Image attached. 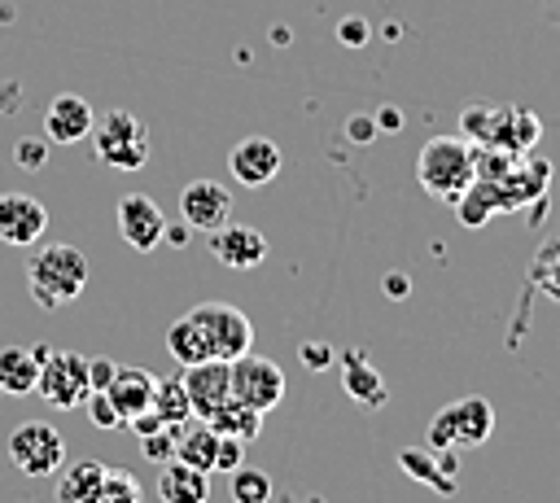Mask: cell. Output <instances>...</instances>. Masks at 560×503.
Wrapping results in <instances>:
<instances>
[{"label": "cell", "instance_id": "cell-1", "mask_svg": "<svg viewBox=\"0 0 560 503\" xmlns=\"http://www.w3.org/2000/svg\"><path fill=\"white\" fill-rule=\"evenodd\" d=\"M88 276H92V262H88L83 249H74V245H44L31 258L26 284H31V297L44 311H57V306L74 302L88 289Z\"/></svg>", "mask_w": 560, "mask_h": 503}, {"label": "cell", "instance_id": "cell-2", "mask_svg": "<svg viewBox=\"0 0 560 503\" xmlns=\"http://www.w3.org/2000/svg\"><path fill=\"white\" fill-rule=\"evenodd\" d=\"M416 179L433 201L455 206V197L477 179L472 171V144L455 140V136H433L420 144L416 153Z\"/></svg>", "mask_w": 560, "mask_h": 503}, {"label": "cell", "instance_id": "cell-3", "mask_svg": "<svg viewBox=\"0 0 560 503\" xmlns=\"http://www.w3.org/2000/svg\"><path fill=\"white\" fill-rule=\"evenodd\" d=\"M88 140H92L96 162H105L109 171H140V166L149 162V149H153L144 118L131 114V109H109V114H101V118L92 122Z\"/></svg>", "mask_w": 560, "mask_h": 503}, {"label": "cell", "instance_id": "cell-4", "mask_svg": "<svg viewBox=\"0 0 560 503\" xmlns=\"http://www.w3.org/2000/svg\"><path fill=\"white\" fill-rule=\"evenodd\" d=\"M494 433V407L477 394L455 398L429 420V451H459V446H481Z\"/></svg>", "mask_w": 560, "mask_h": 503}, {"label": "cell", "instance_id": "cell-5", "mask_svg": "<svg viewBox=\"0 0 560 503\" xmlns=\"http://www.w3.org/2000/svg\"><path fill=\"white\" fill-rule=\"evenodd\" d=\"M188 319L201 328L206 346L214 359H241L254 350V324L245 319V311H236L232 302H197L188 311Z\"/></svg>", "mask_w": 560, "mask_h": 503}, {"label": "cell", "instance_id": "cell-6", "mask_svg": "<svg viewBox=\"0 0 560 503\" xmlns=\"http://www.w3.org/2000/svg\"><path fill=\"white\" fill-rule=\"evenodd\" d=\"M35 394H39L48 407H57V411L83 407V398L92 394V389H88V354H79V350H52V354L39 363Z\"/></svg>", "mask_w": 560, "mask_h": 503}, {"label": "cell", "instance_id": "cell-7", "mask_svg": "<svg viewBox=\"0 0 560 503\" xmlns=\"http://www.w3.org/2000/svg\"><path fill=\"white\" fill-rule=\"evenodd\" d=\"M9 459L26 477H52L61 468V459H66V442H61V433L52 424L26 420V424H18L9 433Z\"/></svg>", "mask_w": 560, "mask_h": 503}, {"label": "cell", "instance_id": "cell-8", "mask_svg": "<svg viewBox=\"0 0 560 503\" xmlns=\"http://www.w3.org/2000/svg\"><path fill=\"white\" fill-rule=\"evenodd\" d=\"M232 398L267 416V411L280 407V398H284V372H280L271 359H258V354L249 350V354L232 359Z\"/></svg>", "mask_w": 560, "mask_h": 503}, {"label": "cell", "instance_id": "cell-9", "mask_svg": "<svg viewBox=\"0 0 560 503\" xmlns=\"http://www.w3.org/2000/svg\"><path fill=\"white\" fill-rule=\"evenodd\" d=\"M162 232H166V214L153 197L144 192H127L118 201V236L136 249V254H153L162 245Z\"/></svg>", "mask_w": 560, "mask_h": 503}, {"label": "cell", "instance_id": "cell-10", "mask_svg": "<svg viewBox=\"0 0 560 503\" xmlns=\"http://www.w3.org/2000/svg\"><path fill=\"white\" fill-rule=\"evenodd\" d=\"M179 219L197 232H214L232 223V192L219 179H192L179 192Z\"/></svg>", "mask_w": 560, "mask_h": 503}, {"label": "cell", "instance_id": "cell-11", "mask_svg": "<svg viewBox=\"0 0 560 503\" xmlns=\"http://www.w3.org/2000/svg\"><path fill=\"white\" fill-rule=\"evenodd\" d=\"M184 389H188V402H192V416H210L219 411L228 398H232V363L228 359H201V363H188L179 372Z\"/></svg>", "mask_w": 560, "mask_h": 503}, {"label": "cell", "instance_id": "cell-12", "mask_svg": "<svg viewBox=\"0 0 560 503\" xmlns=\"http://www.w3.org/2000/svg\"><path fill=\"white\" fill-rule=\"evenodd\" d=\"M210 254L232 271H254L258 262H267L271 241L249 223H223L210 232Z\"/></svg>", "mask_w": 560, "mask_h": 503}, {"label": "cell", "instance_id": "cell-13", "mask_svg": "<svg viewBox=\"0 0 560 503\" xmlns=\"http://www.w3.org/2000/svg\"><path fill=\"white\" fill-rule=\"evenodd\" d=\"M228 171L245 188H262L280 175V144L267 136H241L228 153Z\"/></svg>", "mask_w": 560, "mask_h": 503}, {"label": "cell", "instance_id": "cell-14", "mask_svg": "<svg viewBox=\"0 0 560 503\" xmlns=\"http://www.w3.org/2000/svg\"><path fill=\"white\" fill-rule=\"evenodd\" d=\"M48 227V206L31 192H0V241L4 245H35Z\"/></svg>", "mask_w": 560, "mask_h": 503}, {"label": "cell", "instance_id": "cell-15", "mask_svg": "<svg viewBox=\"0 0 560 503\" xmlns=\"http://www.w3.org/2000/svg\"><path fill=\"white\" fill-rule=\"evenodd\" d=\"M96 114H92V101H83L79 92H57L44 109V140L48 144H79L88 140Z\"/></svg>", "mask_w": 560, "mask_h": 503}, {"label": "cell", "instance_id": "cell-16", "mask_svg": "<svg viewBox=\"0 0 560 503\" xmlns=\"http://www.w3.org/2000/svg\"><path fill=\"white\" fill-rule=\"evenodd\" d=\"M337 363H341V389L359 402V407H385L389 402V385H385V376L372 367V359L363 354V350H341L337 354Z\"/></svg>", "mask_w": 560, "mask_h": 503}, {"label": "cell", "instance_id": "cell-17", "mask_svg": "<svg viewBox=\"0 0 560 503\" xmlns=\"http://www.w3.org/2000/svg\"><path fill=\"white\" fill-rule=\"evenodd\" d=\"M158 503H206L210 499V472L184 464V459H166L158 464Z\"/></svg>", "mask_w": 560, "mask_h": 503}, {"label": "cell", "instance_id": "cell-18", "mask_svg": "<svg viewBox=\"0 0 560 503\" xmlns=\"http://www.w3.org/2000/svg\"><path fill=\"white\" fill-rule=\"evenodd\" d=\"M153 385H158V376L144 372V367H118V372H114V381L105 385V394H109V402L118 407L122 424H127L131 416H140V411L153 407Z\"/></svg>", "mask_w": 560, "mask_h": 503}, {"label": "cell", "instance_id": "cell-19", "mask_svg": "<svg viewBox=\"0 0 560 503\" xmlns=\"http://www.w3.org/2000/svg\"><path fill=\"white\" fill-rule=\"evenodd\" d=\"M214 451H219V433L210 429V420L192 416V420L175 424V459H184L201 472H214Z\"/></svg>", "mask_w": 560, "mask_h": 503}, {"label": "cell", "instance_id": "cell-20", "mask_svg": "<svg viewBox=\"0 0 560 503\" xmlns=\"http://www.w3.org/2000/svg\"><path fill=\"white\" fill-rule=\"evenodd\" d=\"M35 381H39V359L31 354V346H4L0 350V394L4 398L35 394Z\"/></svg>", "mask_w": 560, "mask_h": 503}, {"label": "cell", "instance_id": "cell-21", "mask_svg": "<svg viewBox=\"0 0 560 503\" xmlns=\"http://www.w3.org/2000/svg\"><path fill=\"white\" fill-rule=\"evenodd\" d=\"M398 468H402L407 477H416L420 486H429V490L446 494V499H455V494H459L455 477L438 464V455H433L429 446H402V451H398Z\"/></svg>", "mask_w": 560, "mask_h": 503}, {"label": "cell", "instance_id": "cell-22", "mask_svg": "<svg viewBox=\"0 0 560 503\" xmlns=\"http://www.w3.org/2000/svg\"><path fill=\"white\" fill-rule=\"evenodd\" d=\"M105 464L101 459H79V464H70L61 477H57V503H92L96 499V490H101V481H105Z\"/></svg>", "mask_w": 560, "mask_h": 503}, {"label": "cell", "instance_id": "cell-23", "mask_svg": "<svg viewBox=\"0 0 560 503\" xmlns=\"http://www.w3.org/2000/svg\"><path fill=\"white\" fill-rule=\"evenodd\" d=\"M166 350H171V359L179 363V367H188V363H201V359H214L210 354V346H206V337H201V328L188 319V311L179 315V319H171L166 324Z\"/></svg>", "mask_w": 560, "mask_h": 503}, {"label": "cell", "instance_id": "cell-24", "mask_svg": "<svg viewBox=\"0 0 560 503\" xmlns=\"http://www.w3.org/2000/svg\"><path fill=\"white\" fill-rule=\"evenodd\" d=\"M206 420H210L214 433H228V437H241V442H254V437L262 433V411H254V407H245V402H236V398H228V402H223L219 411H210Z\"/></svg>", "mask_w": 560, "mask_h": 503}, {"label": "cell", "instance_id": "cell-25", "mask_svg": "<svg viewBox=\"0 0 560 503\" xmlns=\"http://www.w3.org/2000/svg\"><path fill=\"white\" fill-rule=\"evenodd\" d=\"M153 411L162 416V424H184V420H192V402H188V389H184V381L179 376H162L158 385H153Z\"/></svg>", "mask_w": 560, "mask_h": 503}, {"label": "cell", "instance_id": "cell-26", "mask_svg": "<svg viewBox=\"0 0 560 503\" xmlns=\"http://www.w3.org/2000/svg\"><path fill=\"white\" fill-rule=\"evenodd\" d=\"M529 284L538 293H547L551 302H560V236L542 241L534 249V262H529Z\"/></svg>", "mask_w": 560, "mask_h": 503}, {"label": "cell", "instance_id": "cell-27", "mask_svg": "<svg viewBox=\"0 0 560 503\" xmlns=\"http://www.w3.org/2000/svg\"><path fill=\"white\" fill-rule=\"evenodd\" d=\"M228 477H232V503H271V494H276V486H271V477L262 468H245L241 464Z\"/></svg>", "mask_w": 560, "mask_h": 503}, {"label": "cell", "instance_id": "cell-28", "mask_svg": "<svg viewBox=\"0 0 560 503\" xmlns=\"http://www.w3.org/2000/svg\"><path fill=\"white\" fill-rule=\"evenodd\" d=\"M494 118H499V105H490V101H472V105L459 114V131H464L472 144H486L490 131H494Z\"/></svg>", "mask_w": 560, "mask_h": 503}, {"label": "cell", "instance_id": "cell-29", "mask_svg": "<svg viewBox=\"0 0 560 503\" xmlns=\"http://www.w3.org/2000/svg\"><path fill=\"white\" fill-rule=\"evenodd\" d=\"M92 503H140V481H136L131 472H118V468H109Z\"/></svg>", "mask_w": 560, "mask_h": 503}, {"label": "cell", "instance_id": "cell-30", "mask_svg": "<svg viewBox=\"0 0 560 503\" xmlns=\"http://www.w3.org/2000/svg\"><path fill=\"white\" fill-rule=\"evenodd\" d=\"M140 455H144L149 464H166V459L175 455V429H171V424H162V429L144 433V437H140Z\"/></svg>", "mask_w": 560, "mask_h": 503}, {"label": "cell", "instance_id": "cell-31", "mask_svg": "<svg viewBox=\"0 0 560 503\" xmlns=\"http://www.w3.org/2000/svg\"><path fill=\"white\" fill-rule=\"evenodd\" d=\"M83 407H88V420H92L96 429H118V424H122V416H118V407L109 402L105 389H92V394L83 398Z\"/></svg>", "mask_w": 560, "mask_h": 503}, {"label": "cell", "instance_id": "cell-32", "mask_svg": "<svg viewBox=\"0 0 560 503\" xmlns=\"http://www.w3.org/2000/svg\"><path fill=\"white\" fill-rule=\"evenodd\" d=\"M48 140H18L13 144V162L22 166V171H44L48 166Z\"/></svg>", "mask_w": 560, "mask_h": 503}, {"label": "cell", "instance_id": "cell-33", "mask_svg": "<svg viewBox=\"0 0 560 503\" xmlns=\"http://www.w3.org/2000/svg\"><path fill=\"white\" fill-rule=\"evenodd\" d=\"M245 446H249V442H241V437H228V433H219V451H214V472H232V468H241V459H245Z\"/></svg>", "mask_w": 560, "mask_h": 503}, {"label": "cell", "instance_id": "cell-34", "mask_svg": "<svg viewBox=\"0 0 560 503\" xmlns=\"http://www.w3.org/2000/svg\"><path fill=\"white\" fill-rule=\"evenodd\" d=\"M298 359H302L311 372H324V367L337 363V350H332L328 341H306V346H298Z\"/></svg>", "mask_w": 560, "mask_h": 503}, {"label": "cell", "instance_id": "cell-35", "mask_svg": "<svg viewBox=\"0 0 560 503\" xmlns=\"http://www.w3.org/2000/svg\"><path fill=\"white\" fill-rule=\"evenodd\" d=\"M337 39H341L346 48H363V44L372 39V26H368L363 17H341V22H337Z\"/></svg>", "mask_w": 560, "mask_h": 503}, {"label": "cell", "instance_id": "cell-36", "mask_svg": "<svg viewBox=\"0 0 560 503\" xmlns=\"http://www.w3.org/2000/svg\"><path fill=\"white\" fill-rule=\"evenodd\" d=\"M118 363L114 359H88V389H105L114 381Z\"/></svg>", "mask_w": 560, "mask_h": 503}, {"label": "cell", "instance_id": "cell-37", "mask_svg": "<svg viewBox=\"0 0 560 503\" xmlns=\"http://www.w3.org/2000/svg\"><path fill=\"white\" fill-rule=\"evenodd\" d=\"M346 131H350V140H354V144H368V140H376V118L354 114V118L346 122Z\"/></svg>", "mask_w": 560, "mask_h": 503}, {"label": "cell", "instance_id": "cell-38", "mask_svg": "<svg viewBox=\"0 0 560 503\" xmlns=\"http://www.w3.org/2000/svg\"><path fill=\"white\" fill-rule=\"evenodd\" d=\"M127 424L136 429V437H144V433H153V429H162V416H158V411L149 407V411H140V416H131Z\"/></svg>", "mask_w": 560, "mask_h": 503}, {"label": "cell", "instance_id": "cell-39", "mask_svg": "<svg viewBox=\"0 0 560 503\" xmlns=\"http://www.w3.org/2000/svg\"><path fill=\"white\" fill-rule=\"evenodd\" d=\"M188 223H166V232H162V245H171V249H184L188 245Z\"/></svg>", "mask_w": 560, "mask_h": 503}, {"label": "cell", "instance_id": "cell-40", "mask_svg": "<svg viewBox=\"0 0 560 503\" xmlns=\"http://www.w3.org/2000/svg\"><path fill=\"white\" fill-rule=\"evenodd\" d=\"M385 293H389V297H407V293H411V280H407L402 271H389V276H385Z\"/></svg>", "mask_w": 560, "mask_h": 503}, {"label": "cell", "instance_id": "cell-41", "mask_svg": "<svg viewBox=\"0 0 560 503\" xmlns=\"http://www.w3.org/2000/svg\"><path fill=\"white\" fill-rule=\"evenodd\" d=\"M376 122H381V127H389V131H394V127H402V114H398V109H389V105H385V109H381V114H376Z\"/></svg>", "mask_w": 560, "mask_h": 503}, {"label": "cell", "instance_id": "cell-42", "mask_svg": "<svg viewBox=\"0 0 560 503\" xmlns=\"http://www.w3.org/2000/svg\"><path fill=\"white\" fill-rule=\"evenodd\" d=\"M547 22H556V26H560V0H547Z\"/></svg>", "mask_w": 560, "mask_h": 503}, {"label": "cell", "instance_id": "cell-43", "mask_svg": "<svg viewBox=\"0 0 560 503\" xmlns=\"http://www.w3.org/2000/svg\"><path fill=\"white\" fill-rule=\"evenodd\" d=\"M140 503H144V499H140Z\"/></svg>", "mask_w": 560, "mask_h": 503}]
</instances>
